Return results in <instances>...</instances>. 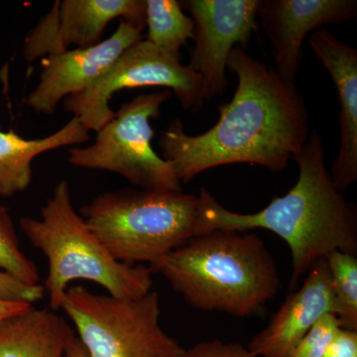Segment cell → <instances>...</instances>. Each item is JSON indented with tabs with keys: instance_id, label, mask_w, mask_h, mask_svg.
Listing matches in <instances>:
<instances>
[{
	"instance_id": "obj_21",
	"label": "cell",
	"mask_w": 357,
	"mask_h": 357,
	"mask_svg": "<svg viewBox=\"0 0 357 357\" xmlns=\"http://www.w3.org/2000/svg\"><path fill=\"white\" fill-rule=\"evenodd\" d=\"M180 357H258L236 342H225L220 340H204L185 349Z\"/></svg>"
},
{
	"instance_id": "obj_12",
	"label": "cell",
	"mask_w": 357,
	"mask_h": 357,
	"mask_svg": "<svg viewBox=\"0 0 357 357\" xmlns=\"http://www.w3.org/2000/svg\"><path fill=\"white\" fill-rule=\"evenodd\" d=\"M141 40V30L121 20L116 31L105 41L47 56L41 62L38 84L26 103L39 114H53L59 103L88 89Z\"/></svg>"
},
{
	"instance_id": "obj_4",
	"label": "cell",
	"mask_w": 357,
	"mask_h": 357,
	"mask_svg": "<svg viewBox=\"0 0 357 357\" xmlns=\"http://www.w3.org/2000/svg\"><path fill=\"white\" fill-rule=\"evenodd\" d=\"M40 215L21 218L20 229L48 261L44 288L52 311L60 310L68 285L77 279L95 282L119 299H138L152 291L150 267L131 266L110 255L75 210L66 178L56 185Z\"/></svg>"
},
{
	"instance_id": "obj_5",
	"label": "cell",
	"mask_w": 357,
	"mask_h": 357,
	"mask_svg": "<svg viewBox=\"0 0 357 357\" xmlns=\"http://www.w3.org/2000/svg\"><path fill=\"white\" fill-rule=\"evenodd\" d=\"M79 213L110 255L131 266L153 264L202 234L201 199L183 192H105Z\"/></svg>"
},
{
	"instance_id": "obj_8",
	"label": "cell",
	"mask_w": 357,
	"mask_h": 357,
	"mask_svg": "<svg viewBox=\"0 0 357 357\" xmlns=\"http://www.w3.org/2000/svg\"><path fill=\"white\" fill-rule=\"evenodd\" d=\"M161 86L175 93L183 109L197 112L203 107L201 77L181 59L160 50L146 39L124 51L114 65L88 89L65 98V110L88 129L98 132L115 116L109 100L124 89Z\"/></svg>"
},
{
	"instance_id": "obj_1",
	"label": "cell",
	"mask_w": 357,
	"mask_h": 357,
	"mask_svg": "<svg viewBox=\"0 0 357 357\" xmlns=\"http://www.w3.org/2000/svg\"><path fill=\"white\" fill-rule=\"evenodd\" d=\"M227 69L238 83L232 100L218 107L217 123L189 135L176 119L160 137L161 157L181 183L230 164L280 172L309 138V114L296 86L284 83L273 68L239 46L230 52Z\"/></svg>"
},
{
	"instance_id": "obj_6",
	"label": "cell",
	"mask_w": 357,
	"mask_h": 357,
	"mask_svg": "<svg viewBox=\"0 0 357 357\" xmlns=\"http://www.w3.org/2000/svg\"><path fill=\"white\" fill-rule=\"evenodd\" d=\"M60 310L76 326L88 357H180L185 351L160 326L156 291L128 300L73 286Z\"/></svg>"
},
{
	"instance_id": "obj_24",
	"label": "cell",
	"mask_w": 357,
	"mask_h": 357,
	"mask_svg": "<svg viewBox=\"0 0 357 357\" xmlns=\"http://www.w3.org/2000/svg\"><path fill=\"white\" fill-rule=\"evenodd\" d=\"M30 306H32V305L28 304V303L0 300V319L20 314V312L27 310Z\"/></svg>"
},
{
	"instance_id": "obj_15",
	"label": "cell",
	"mask_w": 357,
	"mask_h": 357,
	"mask_svg": "<svg viewBox=\"0 0 357 357\" xmlns=\"http://www.w3.org/2000/svg\"><path fill=\"white\" fill-rule=\"evenodd\" d=\"M89 131L76 116L51 135L36 139L21 137L13 130L0 129V197L13 198L32 182V162L51 150L84 144Z\"/></svg>"
},
{
	"instance_id": "obj_16",
	"label": "cell",
	"mask_w": 357,
	"mask_h": 357,
	"mask_svg": "<svg viewBox=\"0 0 357 357\" xmlns=\"http://www.w3.org/2000/svg\"><path fill=\"white\" fill-rule=\"evenodd\" d=\"M73 335L64 318L32 305L0 319V357H63Z\"/></svg>"
},
{
	"instance_id": "obj_14",
	"label": "cell",
	"mask_w": 357,
	"mask_h": 357,
	"mask_svg": "<svg viewBox=\"0 0 357 357\" xmlns=\"http://www.w3.org/2000/svg\"><path fill=\"white\" fill-rule=\"evenodd\" d=\"M309 45L340 98V147L331 177L342 192L357 181V50L323 28L312 33Z\"/></svg>"
},
{
	"instance_id": "obj_10",
	"label": "cell",
	"mask_w": 357,
	"mask_h": 357,
	"mask_svg": "<svg viewBox=\"0 0 357 357\" xmlns=\"http://www.w3.org/2000/svg\"><path fill=\"white\" fill-rule=\"evenodd\" d=\"M119 20L143 31L146 0H63L26 36L23 54L32 62L39 57L100 43L112 20Z\"/></svg>"
},
{
	"instance_id": "obj_11",
	"label": "cell",
	"mask_w": 357,
	"mask_h": 357,
	"mask_svg": "<svg viewBox=\"0 0 357 357\" xmlns=\"http://www.w3.org/2000/svg\"><path fill=\"white\" fill-rule=\"evenodd\" d=\"M356 16V0H259L257 18L272 47L274 72L284 83L295 86L307 35Z\"/></svg>"
},
{
	"instance_id": "obj_23",
	"label": "cell",
	"mask_w": 357,
	"mask_h": 357,
	"mask_svg": "<svg viewBox=\"0 0 357 357\" xmlns=\"http://www.w3.org/2000/svg\"><path fill=\"white\" fill-rule=\"evenodd\" d=\"M324 357H357V331L340 328Z\"/></svg>"
},
{
	"instance_id": "obj_13",
	"label": "cell",
	"mask_w": 357,
	"mask_h": 357,
	"mask_svg": "<svg viewBox=\"0 0 357 357\" xmlns=\"http://www.w3.org/2000/svg\"><path fill=\"white\" fill-rule=\"evenodd\" d=\"M328 312L335 314L337 304L328 263L323 259L310 269L299 290L291 291L248 349L258 357H289L314 324Z\"/></svg>"
},
{
	"instance_id": "obj_22",
	"label": "cell",
	"mask_w": 357,
	"mask_h": 357,
	"mask_svg": "<svg viewBox=\"0 0 357 357\" xmlns=\"http://www.w3.org/2000/svg\"><path fill=\"white\" fill-rule=\"evenodd\" d=\"M44 286H28L16 281L8 275L0 271V300L15 301V302L35 303L43 300L45 297Z\"/></svg>"
},
{
	"instance_id": "obj_20",
	"label": "cell",
	"mask_w": 357,
	"mask_h": 357,
	"mask_svg": "<svg viewBox=\"0 0 357 357\" xmlns=\"http://www.w3.org/2000/svg\"><path fill=\"white\" fill-rule=\"evenodd\" d=\"M342 328V323L335 314H326L294 347L289 357L325 356L328 345Z\"/></svg>"
},
{
	"instance_id": "obj_19",
	"label": "cell",
	"mask_w": 357,
	"mask_h": 357,
	"mask_svg": "<svg viewBox=\"0 0 357 357\" xmlns=\"http://www.w3.org/2000/svg\"><path fill=\"white\" fill-rule=\"evenodd\" d=\"M0 271L28 286L38 285L36 264L21 250L13 217L0 204Z\"/></svg>"
},
{
	"instance_id": "obj_2",
	"label": "cell",
	"mask_w": 357,
	"mask_h": 357,
	"mask_svg": "<svg viewBox=\"0 0 357 357\" xmlns=\"http://www.w3.org/2000/svg\"><path fill=\"white\" fill-rule=\"evenodd\" d=\"M293 159L299 167L297 183L287 194L275 197L257 213L227 210L204 188L199 195L202 234L215 229L245 232L261 229L285 241L292 256L291 291L317 262L333 251L357 255L356 208L333 185L318 131H312Z\"/></svg>"
},
{
	"instance_id": "obj_3",
	"label": "cell",
	"mask_w": 357,
	"mask_h": 357,
	"mask_svg": "<svg viewBox=\"0 0 357 357\" xmlns=\"http://www.w3.org/2000/svg\"><path fill=\"white\" fill-rule=\"evenodd\" d=\"M149 267L190 306L236 318L261 314L281 286L273 255L262 238L248 231L204 232Z\"/></svg>"
},
{
	"instance_id": "obj_7",
	"label": "cell",
	"mask_w": 357,
	"mask_h": 357,
	"mask_svg": "<svg viewBox=\"0 0 357 357\" xmlns=\"http://www.w3.org/2000/svg\"><path fill=\"white\" fill-rule=\"evenodd\" d=\"M168 89L141 93L122 105L115 116L86 147H73L68 162L77 168L119 174L141 190L182 192L172 167L152 147L150 121L159 119L161 107L170 98Z\"/></svg>"
},
{
	"instance_id": "obj_25",
	"label": "cell",
	"mask_w": 357,
	"mask_h": 357,
	"mask_svg": "<svg viewBox=\"0 0 357 357\" xmlns=\"http://www.w3.org/2000/svg\"><path fill=\"white\" fill-rule=\"evenodd\" d=\"M65 357H88L84 345L79 342V337L73 335L66 347Z\"/></svg>"
},
{
	"instance_id": "obj_18",
	"label": "cell",
	"mask_w": 357,
	"mask_h": 357,
	"mask_svg": "<svg viewBox=\"0 0 357 357\" xmlns=\"http://www.w3.org/2000/svg\"><path fill=\"white\" fill-rule=\"evenodd\" d=\"M337 312L342 328L357 331V257L342 251L326 256Z\"/></svg>"
},
{
	"instance_id": "obj_17",
	"label": "cell",
	"mask_w": 357,
	"mask_h": 357,
	"mask_svg": "<svg viewBox=\"0 0 357 357\" xmlns=\"http://www.w3.org/2000/svg\"><path fill=\"white\" fill-rule=\"evenodd\" d=\"M147 41L173 57L194 39V21L176 0H146Z\"/></svg>"
},
{
	"instance_id": "obj_9",
	"label": "cell",
	"mask_w": 357,
	"mask_h": 357,
	"mask_svg": "<svg viewBox=\"0 0 357 357\" xmlns=\"http://www.w3.org/2000/svg\"><path fill=\"white\" fill-rule=\"evenodd\" d=\"M194 21V50L188 67L199 75L204 98L225 93L230 52L244 49L258 29L259 0H184Z\"/></svg>"
}]
</instances>
